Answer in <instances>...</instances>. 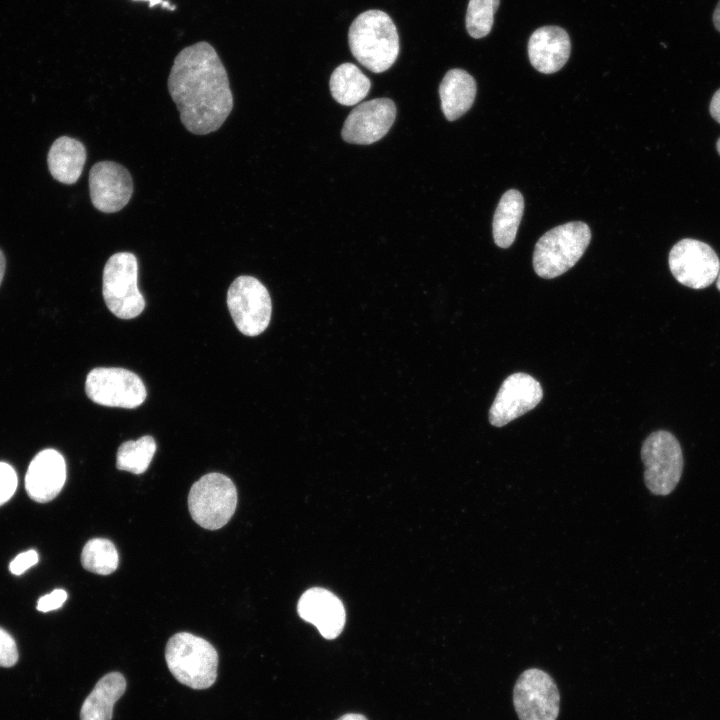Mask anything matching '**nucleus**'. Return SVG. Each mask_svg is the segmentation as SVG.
<instances>
[{
	"label": "nucleus",
	"instance_id": "nucleus-18",
	"mask_svg": "<svg viewBox=\"0 0 720 720\" xmlns=\"http://www.w3.org/2000/svg\"><path fill=\"white\" fill-rule=\"evenodd\" d=\"M476 91V82L469 73L462 69L449 70L439 86L445 117L453 121L467 112L474 102Z\"/></svg>",
	"mask_w": 720,
	"mask_h": 720
},
{
	"label": "nucleus",
	"instance_id": "nucleus-2",
	"mask_svg": "<svg viewBox=\"0 0 720 720\" xmlns=\"http://www.w3.org/2000/svg\"><path fill=\"white\" fill-rule=\"evenodd\" d=\"M348 42L356 60L374 73L388 70L399 51L397 28L384 11L371 9L359 14L351 23Z\"/></svg>",
	"mask_w": 720,
	"mask_h": 720
},
{
	"label": "nucleus",
	"instance_id": "nucleus-14",
	"mask_svg": "<svg viewBox=\"0 0 720 720\" xmlns=\"http://www.w3.org/2000/svg\"><path fill=\"white\" fill-rule=\"evenodd\" d=\"M89 190L93 206L104 213L124 208L133 193V181L128 170L112 161H100L89 172Z\"/></svg>",
	"mask_w": 720,
	"mask_h": 720
},
{
	"label": "nucleus",
	"instance_id": "nucleus-21",
	"mask_svg": "<svg viewBox=\"0 0 720 720\" xmlns=\"http://www.w3.org/2000/svg\"><path fill=\"white\" fill-rule=\"evenodd\" d=\"M524 210L522 194L515 189L506 191L493 218V238L497 246L508 248L515 240Z\"/></svg>",
	"mask_w": 720,
	"mask_h": 720
},
{
	"label": "nucleus",
	"instance_id": "nucleus-17",
	"mask_svg": "<svg viewBox=\"0 0 720 720\" xmlns=\"http://www.w3.org/2000/svg\"><path fill=\"white\" fill-rule=\"evenodd\" d=\"M571 43L568 33L559 26H544L535 30L528 42V56L532 66L541 73L560 70L568 61Z\"/></svg>",
	"mask_w": 720,
	"mask_h": 720
},
{
	"label": "nucleus",
	"instance_id": "nucleus-11",
	"mask_svg": "<svg viewBox=\"0 0 720 720\" xmlns=\"http://www.w3.org/2000/svg\"><path fill=\"white\" fill-rule=\"evenodd\" d=\"M669 268L675 279L693 289H703L718 277L720 262L713 248L702 241L685 238L669 253Z\"/></svg>",
	"mask_w": 720,
	"mask_h": 720
},
{
	"label": "nucleus",
	"instance_id": "nucleus-27",
	"mask_svg": "<svg viewBox=\"0 0 720 720\" xmlns=\"http://www.w3.org/2000/svg\"><path fill=\"white\" fill-rule=\"evenodd\" d=\"M18 661V651L15 640L0 627V666L11 667Z\"/></svg>",
	"mask_w": 720,
	"mask_h": 720
},
{
	"label": "nucleus",
	"instance_id": "nucleus-29",
	"mask_svg": "<svg viewBox=\"0 0 720 720\" xmlns=\"http://www.w3.org/2000/svg\"><path fill=\"white\" fill-rule=\"evenodd\" d=\"M39 560L35 550H28L17 555L10 563V572L14 575H21L29 568L37 564Z\"/></svg>",
	"mask_w": 720,
	"mask_h": 720
},
{
	"label": "nucleus",
	"instance_id": "nucleus-35",
	"mask_svg": "<svg viewBox=\"0 0 720 720\" xmlns=\"http://www.w3.org/2000/svg\"><path fill=\"white\" fill-rule=\"evenodd\" d=\"M716 286H717L718 290L720 291V271H719V274L717 277Z\"/></svg>",
	"mask_w": 720,
	"mask_h": 720
},
{
	"label": "nucleus",
	"instance_id": "nucleus-24",
	"mask_svg": "<svg viewBox=\"0 0 720 720\" xmlns=\"http://www.w3.org/2000/svg\"><path fill=\"white\" fill-rule=\"evenodd\" d=\"M81 563L87 571L99 575H109L117 569L119 555L110 540L93 538L83 547Z\"/></svg>",
	"mask_w": 720,
	"mask_h": 720
},
{
	"label": "nucleus",
	"instance_id": "nucleus-25",
	"mask_svg": "<svg viewBox=\"0 0 720 720\" xmlns=\"http://www.w3.org/2000/svg\"><path fill=\"white\" fill-rule=\"evenodd\" d=\"M499 3L500 0H469L466 29L471 37L479 39L490 33Z\"/></svg>",
	"mask_w": 720,
	"mask_h": 720
},
{
	"label": "nucleus",
	"instance_id": "nucleus-5",
	"mask_svg": "<svg viewBox=\"0 0 720 720\" xmlns=\"http://www.w3.org/2000/svg\"><path fill=\"white\" fill-rule=\"evenodd\" d=\"M236 506V487L230 478L221 473L204 475L189 491L190 515L198 525L208 530H217L226 525Z\"/></svg>",
	"mask_w": 720,
	"mask_h": 720
},
{
	"label": "nucleus",
	"instance_id": "nucleus-12",
	"mask_svg": "<svg viewBox=\"0 0 720 720\" xmlns=\"http://www.w3.org/2000/svg\"><path fill=\"white\" fill-rule=\"evenodd\" d=\"M543 397L539 382L526 373H514L502 383L489 410V422L502 427L535 408Z\"/></svg>",
	"mask_w": 720,
	"mask_h": 720
},
{
	"label": "nucleus",
	"instance_id": "nucleus-8",
	"mask_svg": "<svg viewBox=\"0 0 720 720\" xmlns=\"http://www.w3.org/2000/svg\"><path fill=\"white\" fill-rule=\"evenodd\" d=\"M227 306L237 329L257 336L268 327L272 302L267 288L255 277L239 276L227 292Z\"/></svg>",
	"mask_w": 720,
	"mask_h": 720
},
{
	"label": "nucleus",
	"instance_id": "nucleus-1",
	"mask_svg": "<svg viewBox=\"0 0 720 720\" xmlns=\"http://www.w3.org/2000/svg\"><path fill=\"white\" fill-rule=\"evenodd\" d=\"M167 85L182 124L193 134L218 130L232 111L226 69L208 42L185 47L176 55Z\"/></svg>",
	"mask_w": 720,
	"mask_h": 720
},
{
	"label": "nucleus",
	"instance_id": "nucleus-28",
	"mask_svg": "<svg viewBox=\"0 0 720 720\" xmlns=\"http://www.w3.org/2000/svg\"><path fill=\"white\" fill-rule=\"evenodd\" d=\"M67 599V593L63 589H55L51 593L39 598L37 601V610L40 612H50L60 608Z\"/></svg>",
	"mask_w": 720,
	"mask_h": 720
},
{
	"label": "nucleus",
	"instance_id": "nucleus-7",
	"mask_svg": "<svg viewBox=\"0 0 720 720\" xmlns=\"http://www.w3.org/2000/svg\"><path fill=\"white\" fill-rule=\"evenodd\" d=\"M644 482L656 495H668L678 484L682 469L683 456L676 437L668 431L651 433L642 444Z\"/></svg>",
	"mask_w": 720,
	"mask_h": 720
},
{
	"label": "nucleus",
	"instance_id": "nucleus-36",
	"mask_svg": "<svg viewBox=\"0 0 720 720\" xmlns=\"http://www.w3.org/2000/svg\"><path fill=\"white\" fill-rule=\"evenodd\" d=\"M716 148H717V151H718V153H719V155H720V138H719L718 141H717Z\"/></svg>",
	"mask_w": 720,
	"mask_h": 720
},
{
	"label": "nucleus",
	"instance_id": "nucleus-31",
	"mask_svg": "<svg viewBox=\"0 0 720 720\" xmlns=\"http://www.w3.org/2000/svg\"><path fill=\"white\" fill-rule=\"evenodd\" d=\"M337 720H368L364 715L359 713H347Z\"/></svg>",
	"mask_w": 720,
	"mask_h": 720
},
{
	"label": "nucleus",
	"instance_id": "nucleus-9",
	"mask_svg": "<svg viewBox=\"0 0 720 720\" xmlns=\"http://www.w3.org/2000/svg\"><path fill=\"white\" fill-rule=\"evenodd\" d=\"M85 391L96 404L130 409L140 406L147 396L141 378L119 367L92 369L86 377Z\"/></svg>",
	"mask_w": 720,
	"mask_h": 720
},
{
	"label": "nucleus",
	"instance_id": "nucleus-33",
	"mask_svg": "<svg viewBox=\"0 0 720 720\" xmlns=\"http://www.w3.org/2000/svg\"><path fill=\"white\" fill-rule=\"evenodd\" d=\"M5 266H6L5 256L2 252V250L0 249V285H1L3 277H4Z\"/></svg>",
	"mask_w": 720,
	"mask_h": 720
},
{
	"label": "nucleus",
	"instance_id": "nucleus-19",
	"mask_svg": "<svg viewBox=\"0 0 720 720\" xmlns=\"http://www.w3.org/2000/svg\"><path fill=\"white\" fill-rule=\"evenodd\" d=\"M86 158V149L80 141L61 136L51 145L47 163L55 180L64 184H74L83 171Z\"/></svg>",
	"mask_w": 720,
	"mask_h": 720
},
{
	"label": "nucleus",
	"instance_id": "nucleus-15",
	"mask_svg": "<svg viewBox=\"0 0 720 720\" xmlns=\"http://www.w3.org/2000/svg\"><path fill=\"white\" fill-rule=\"evenodd\" d=\"M298 614L313 624L326 639H334L345 624V609L332 592L315 587L305 591L297 605Z\"/></svg>",
	"mask_w": 720,
	"mask_h": 720
},
{
	"label": "nucleus",
	"instance_id": "nucleus-16",
	"mask_svg": "<svg viewBox=\"0 0 720 720\" xmlns=\"http://www.w3.org/2000/svg\"><path fill=\"white\" fill-rule=\"evenodd\" d=\"M66 480V463L54 449L39 452L30 462L25 477L29 497L38 503L53 500L62 490Z\"/></svg>",
	"mask_w": 720,
	"mask_h": 720
},
{
	"label": "nucleus",
	"instance_id": "nucleus-23",
	"mask_svg": "<svg viewBox=\"0 0 720 720\" xmlns=\"http://www.w3.org/2000/svg\"><path fill=\"white\" fill-rule=\"evenodd\" d=\"M155 451L156 442L152 436L145 435L137 440H128L118 448L116 467L133 474H141L149 467Z\"/></svg>",
	"mask_w": 720,
	"mask_h": 720
},
{
	"label": "nucleus",
	"instance_id": "nucleus-10",
	"mask_svg": "<svg viewBox=\"0 0 720 720\" xmlns=\"http://www.w3.org/2000/svg\"><path fill=\"white\" fill-rule=\"evenodd\" d=\"M513 703L520 720H556L560 694L547 672L530 668L520 674L514 685Z\"/></svg>",
	"mask_w": 720,
	"mask_h": 720
},
{
	"label": "nucleus",
	"instance_id": "nucleus-3",
	"mask_svg": "<svg viewBox=\"0 0 720 720\" xmlns=\"http://www.w3.org/2000/svg\"><path fill=\"white\" fill-rule=\"evenodd\" d=\"M165 659L172 675L193 689H206L217 678L218 654L205 639L179 632L167 642Z\"/></svg>",
	"mask_w": 720,
	"mask_h": 720
},
{
	"label": "nucleus",
	"instance_id": "nucleus-13",
	"mask_svg": "<svg viewBox=\"0 0 720 720\" xmlns=\"http://www.w3.org/2000/svg\"><path fill=\"white\" fill-rule=\"evenodd\" d=\"M396 117V106L389 98H376L357 105L346 118L342 138L354 144H372L383 138Z\"/></svg>",
	"mask_w": 720,
	"mask_h": 720
},
{
	"label": "nucleus",
	"instance_id": "nucleus-30",
	"mask_svg": "<svg viewBox=\"0 0 720 720\" xmlns=\"http://www.w3.org/2000/svg\"><path fill=\"white\" fill-rule=\"evenodd\" d=\"M709 110L714 120L720 124V88L714 93Z\"/></svg>",
	"mask_w": 720,
	"mask_h": 720
},
{
	"label": "nucleus",
	"instance_id": "nucleus-4",
	"mask_svg": "<svg viewBox=\"0 0 720 720\" xmlns=\"http://www.w3.org/2000/svg\"><path fill=\"white\" fill-rule=\"evenodd\" d=\"M590 240L589 226L580 221L549 230L535 245L533 267L536 274L545 279L562 275L577 263Z\"/></svg>",
	"mask_w": 720,
	"mask_h": 720
},
{
	"label": "nucleus",
	"instance_id": "nucleus-32",
	"mask_svg": "<svg viewBox=\"0 0 720 720\" xmlns=\"http://www.w3.org/2000/svg\"><path fill=\"white\" fill-rule=\"evenodd\" d=\"M713 23L716 29L720 32V1L718 2L713 13Z\"/></svg>",
	"mask_w": 720,
	"mask_h": 720
},
{
	"label": "nucleus",
	"instance_id": "nucleus-6",
	"mask_svg": "<svg viewBox=\"0 0 720 720\" xmlns=\"http://www.w3.org/2000/svg\"><path fill=\"white\" fill-rule=\"evenodd\" d=\"M137 275L136 256L129 252L113 254L104 266L103 298L118 318L132 319L144 310L145 300L138 289Z\"/></svg>",
	"mask_w": 720,
	"mask_h": 720
},
{
	"label": "nucleus",
	"instance_id": "nucleus-22",
	"mask_svg": "<svg viewBox=\"0 0 720 720\" xmlns=\"http://www.w3.org/2000/svg\"><path fill=\"white\" fill-rule=\"evenodd\" d=\"M329 86L333 98L338 103L352 106L365 98L371 82L355 64L343 63L332 72Z\"/></svg>",
	"mask_w": 720,
	"mask_h": 720
},
{
	"label": "nucleus",
	"instance_id": "nucleus-20",
	"mask_svg": "<svg viewBox=\"0 0 720 720\" xmlns=\"http://www.w3.org/2000/svg\"><path fill=\"white\" fill-rule=\"evenodd\" d=\"M126 679L119 672L103 676L86 697L80 710V720H111L113 708L126 690Z\"/></svg>",
	"mask_w": 720,
	"mask_h": 720
},
{
	"label": "nucleus",
	"instance_id": "nucleus-34",
	"mask_svg": "<svg viewBox=\"0 0 720 720\" xmlns=\"http://www.w3.org/2000/svg\"><path fill=\"white\" fill-rule=\"evenodd\" d=\"M134 1H147V2H149L150 7H153L157 4H162L164 2L163 0H134Z\"/></svg>",
	"mask_w": 720,
	"mask_h": 720
},
{
	"label": "nucleus",
	"instance_id": "nucleus-26",
	"mask_svg": "<svg viewBox=\"0 0 720 720\" xmlns=\"http://www.w3.org/2000/svg\"><path fill=\"white\" fill-rule=\"evenodd\" d=\"M18 485V478L14 468L5 462H0V506L14 495Z\"/></svg>",
	"mask_w": 720,
	"mask_h": 720
}]
</instances>
